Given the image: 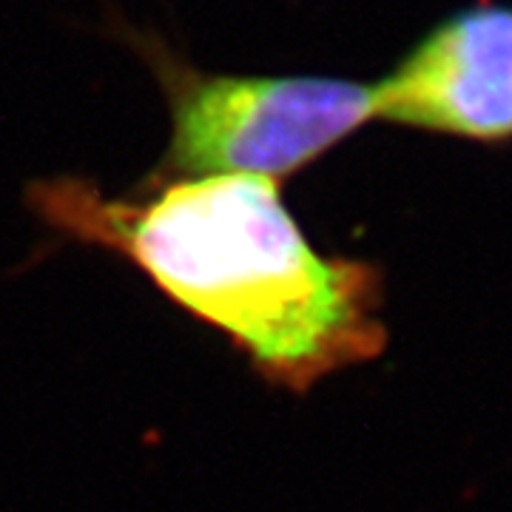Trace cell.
Listing matches in <instances>:
<instances>
[{
    "mask_svg": "<svg viewBox=\"0 0 512 512\" xmlns=\"http://www.w3.org/2000/svg\"><path fill=\"white\" fill-rule=\"evenodd\" d=\"M29 202L60 234L126 256L276 387L308 393L387 345L379 268L319 254L274 180H171L126 200L80 177H52L29 188Z\"/></svg>",
    "mask_w": 512,
    "mask_h": 512,
    "instance_id": "6da1fadb",
    "label": "cell"
},
{
    "mask_svg": "<svg viewBox=\"0 0 512 512\" xmlns=\"http://www.w3.org/2000/svg\"><path fill=\"white\" fill-rule=\"evenodd\" d=\"M171 111L165 157L143 185L242 174L285 180L376 117L373 86L308 74H211L157 37H134Z\"/></svg>",
    "mask_w": 512,
    "mask_h": 512,
    "instance_id": "7a4b0ae2",
    "label": "cell"
},
{
    "mask_svg": "<svg viewBox=\"0 0 512 512\" xmlns=\"http://www.w3.org/2000/svg\"><path fill=\"white\" fill-rule=\"evenodd\" d=\"M373 97L379 120L476 143L512 140V6L478 3L444 18Z\"/></svg>",
    "mask_w": 512,
    "mask_h": 512,
    "instance_id": "3957f363",
    "label": "cell"
}]
</instances>
